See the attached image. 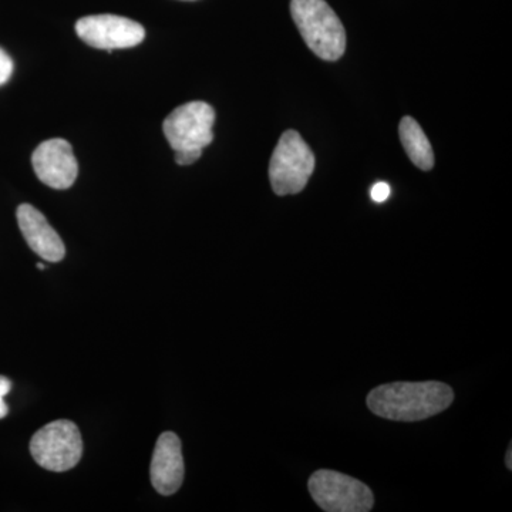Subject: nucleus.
<instances>
[{"mask_svg":"<svg viewBox=\"0 0 512 512\" xmlns=\"http://www.w3.org/2000/svg\"><path fill=\"white\" fill-rule=\"evenodd\" d=\"M215 111L204 101H191L177 107L164 120L163 131L175 153L178 165L200 160L202 150L214 140Z\"/></svg>","mask_w":512,"mask_h":512,"instance_id":"obj_2","label":"nucleus"},{"mask_svg":"<svg viewBox=\"0 0 512 512\" xmlns=\"http://www.w3.org/2000/svg\"><path fill=\"white\" fill-rule=\"evenodd\" d=\"M392 194V190H390L389 184L386 183H377L373 185L372 190H370V197L375 202H384L387 198Z\"/></svg>","mask_w":512,"mask_h":512,"instance_id":"obj_14","label":"nucleus"},{"mask_svg":"<svg viewBox=\"0 0 512 512\" xmlns=\"http://www.w3.org/2000/svg\"><path fill=\"white\" fill-rule=\"evenodd\" d=\"M10 390H12V382H10L8 377L0 376V419L8 416L9 407L5 403V396Z\"/></svg>","mask_w":512,"mask_h":512,"instance_id":"obj_13","label":"nucleus"},{"mask_svg":"<svg viewBox=\"0 0 512 512\" xmlns=\"http://www.w3.org/2000/svg\"><path fill=\"white\" fill-rule=\"evenodd\" d=\"M400 141L407 156L417 168L430 171L434 165L433 147L423 128L413 117H403L399 127Z\"/></svg>","mask_w":512,"mask_h":512,"instance_id":"obj_11","label":"nucleus"},{"mask_svg":"<svg viewBox=\"0 0 512 512\" xmlns=\"http://www.w3.org/2000/svg\"><path fill=\"white\" fill-rule=\"evenodd\" d=\"M151 484L161 495H173L184 481V458L177 434L167 431L158 437L150 467Z\"/></svg>","mask_w":512,"mask_h":512,"instance_id":"obj_9","label":"nucleus"},{"mask_svg":"<svg viewBox=\"0 0 512 512\" xmlns=\"http://www.w3.org/2000/svg\"><path fill=\"white\" fill-rule=\"evenodd\" d=\"M33 170L47 187L67 190L72 187L79 174V164L73 147L63 138L43 141L32 156Z\"/></svg>","mask_w":512,"mask_h":512,"instance_id":"obj_8","label":"nucleus"},{"mask_svg":"<svg viewBox=\"0 0 512 512\" xmlns=\"http://www.w3.org/2000/svg\"><path fill=\"white\" fill-rule=\"evenodd\" d=\"M16 218L23 238L32 251L47 262H60L66 248L60 235L49 224L45 215L30 204L19 205Z\"/></svg>","mask_w":512,"mask_h":512,"instance_id":"obj_10","label":"nucleus"},{"mask_svg":"<svg viewBox=\"0 0 512 512\" xmlns=\"http://www.w3.org/2000/svg\"><path fill=\"white\" fill-rule=\"evenodd\" d=\"M313 501L326 512H369L375 498L362 481L333 470H318L309 478Z\"/></svg>","mask_w":512,"mask_h":512,"instance_id":"obj_5","label":"nucleus"},{"mask_svg":"<svg viewBox=\"0 0 512 512\" xmlns=\"http://www.w3.org/2000/svg\"><path fill=\"white\" fill-rule=\"evenodd\" d=\"M512 448L508 450L507 457H505V464H507L508 470H512Z\"/></svg>","mask_w":512,"mask_h":512,"instance_id":"obj_15","label":"nucleus"},{"mask_svg":"<svg viewBox=\"0 0 512 512\" xmlns=\"http://www.w3.org/2000/svg\"><path fill=\"white\" fill-rule=\"evenodd\" d=\"M30 453L40 467L63 473L72 470L83 456L79 427L69 420H57L42 427L30 441Z\"/></svg>","mask_w":512,"mask_h":512,"instance_id":"obj_6","label":"nucleus"},{"mask_svg":"<svg viewBox=\"0 0 512 512\" xmlns=\"http://www.w3.org/2000/svg\"><path fill=\"white\" fill-rule=\"evenodd\" d=\"M453 400V389L446 383L396 382L373 389L367 407L382 419L413 423L444 412Z\"/></svg>","mask_w":512,"mask_h":512,"instance_id":"obj_1","label":"nucleus"},{"mask_svg":"<svg viewBox=\"0 0 512 512\" xmlns=\"http://www.w3.org/2000/svg\"><path fill=\"white\" fill-rule=\"evenodd\" d=\"M291 15L309 49L326 62L345 55L346 32L325 0H292Z\"/></svg>","mask_w":512,"mask_h":512,"instance_id":"obj_3","label":"nucleus"},{"mask_svg":"<svg viewBox=\"0 0 512 512\" xmlns=\"http://www.w3.org/2000/svg\"><path fill=\"white\" fill-rule=\"evenodd\" d=\"M13 67L15 64H13L12 57L0 47V86L9 82L13 74Z\"/></svg>","mask_w":512,"mask_h":512,"instance_id":"obj_12","label":"nucleus"},{"mask_svg":"<svg viewBox=\"0 0 512 512\" xmlns=\"http://www.w3.org/2000/svg\"><path fill=\"white\" fill-rule=\"evenodd\" d=\"M315 171V156L298 131L288 130L279 138L271 164L269 180L279 197L295 195L305 190Z\"/></svg>","mask_w":512,"mask_h":512,"instance_id":"obj_4","label":"nucleus"},{"mask_svg":"<svg viewBox=\"0 0 512 512\" xmlns=\"http://www.w3.org/2000/svg\"><path fill=\"white\" fill-rule=\"evenodd\" d=\"M76 33L86 45L109 52L140 45L146 37L140 23L116 15L86 16L76 23Z\"/></svg>","mask_w":512,"mask_h":512,"instance_id":"obj_7","label":"nucleus"},{"mask_svg":"<svg viewBox=\"0 0 512 512\" xmlns=\"http://www.w3.org/2000/svg\"><path fill=\"white\" fill-rule=\"evenodd\" d=\"M37 268L40 269V271H43V269H45V265L43 264H37Z\"/></svg>","mask_w":512,"mask_h":512,"instance_id":"obj_16","label":"nucleus"}]
</instances>
